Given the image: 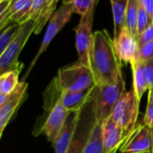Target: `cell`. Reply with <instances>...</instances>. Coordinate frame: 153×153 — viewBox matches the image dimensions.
<instances>
[{"label":"cell","instance_id":"6da1fadb","mask_svg":"<svg viewBox=\"0 0 153 153\" xmlns=\"http://www.w3.org/2000/svg\"><path fill=\"white\" fill-rule=\"evenodd\" d=\"M90 69L96 85H111L124 80L122 60L116 53L114 40L106 30L94 33Z\"/></svg>","mask_w":153,"mask_h":153},{"label":"cell","instance_id":"7a4b0ae2","mask_svg":"<svg viewBox=\"0 0 153 153\" xmlns=\"http://www.w3.org/2000/svg\"><path fill=\"white\" fill-rule=\"evenodd\" d=\"M51 86L60 91L80 92L95 88L96 81L91 69L76 61L59 69Z\"/></svg>","mask_w":153,"mask_h":153},{"label":"cell","instance_id":"3957f363","mask_svg":"<svg viewBox=\"0 0 153 153\" xmlns=\"http://www.w3.org/2000/svg\"><path fill=\"white\" fill-rule=\"evenodd\" d=\"M124 92V80L111 85H96L93 90L92 105L97 122L103 123L111 116L117 101Z\"/></svg>","mask_w":153,"mask_h":153},{"label":"cell","instance_id":"277c9868","mask_svg":"<svg viewBox=\"0 0 153 153\" xmlns=\"http://www.w3.org/2000/svg\"><path fill=\"white\" fill-rule=\"evenodd\" d=\"M139 105L140 101L132 88L121 96L112 112L110 117L122 127L125 139L137 126Z\"/></svg>","mask_w":153,"mask_h":153},{"label":"cell","instance_id":"5b68a950","mask_svg":"<svg viewBox=\"0 0 153 153\" xmlns=\"http://www.w3.org/2000/svg\"><path fill=\"white\" fill-rule=\"evenodd\" d=\"M35 26L36 22L33 19H30L26 23L21 25L16 38L11 42L0 57V76L10 70L24 67V65L18 60L19 55L32 33H34Z\"/></svg>","mask_w":153,"mask_h":153},{"label":"cell","instance_id":"8992f818","mask_svg":"<svg viewBox=\"0 0 153 153\" xmlns=\"http://www.w3.org/2000/svg\"><path fill=\"white\" fill-rule=\"evenodd\" d=\"M96 9L80 17L79 23L75 28L76 49L79 55V62L90 68V57L94 42L93 23Z\"/></svg>","mask_w":153,"mask_h":153},{"label":"cell","instance_id":"52a82bcc","mask_svg":"<svg viewBox=\"0 0 153 153\" xmlns=\"http://www.w3.org/2000/svg\"><path fill=\"white\" fill-rule=\"evenodd\" d=\"M73 14H74V12H73L72 7L69 4H65V3H62V5L59 7V8L53 13L51 19L49 20V25H48L46 33L43 36L41 46H40L35 57L33 58V61L30 64V67L26 72L25 79L26 78V76H28V75L30 74L31 70L33 69V68L36 64L40 56L44 51H46V50L49 47L51 41L60 32V30L69 22Z\"/></svg>","mask_w":153,"mask_h":153},{"label":"cell","instance_id":"ba28073f","mask_svg":"<svg viewBox=\"0 0 153 153\" xmlns=\"http://www.w3.org/2000/svg\"><path fill=\"white\" fill-rule=\"evenodd\" d=\"M96 123L92 99L82 108L72 141L66 153H82L88 140L91 130Z\"/></svg>","mask_w":153,"mask_h":153},{"label":"cell","instance_id":"9c48e42d","mask_svg":"<svg viewBox=\"0 0 153 153\" xmlns=\"http://www.w3.org/2000/svg\"><path fill=\"white\" fill-rule=\"evenodd\" d=\"M153 149V130L144 123L139 124L124 140L119 153H151Z\"/></svg>","mask_w":153,"mask_h":153},{"label":"cell","instance_id":"30bf717a","mask_svg":"<svg viewBox=\"0 0 153 153\" xmlns=\"http://www.w3.org/2000/svg\"><path fill=\"white\" fill-rule=\"evenodd\" d=\"M70 112L57 101L50 109V113L42 128V132L47 137L48 140L53 143L62 127L64 126Z\"/></svg>","mask_w":153,"mask_h":153},{"label":"cell","instance_id":"8fae6325","mask_svg":"<svg viewBox=\"0 0 153 153\" xmlns=\"http://www.w3.org/2000/svg\"><path fill=\"white\" fill-rule=\"evenodd\" d=\"M114 43L116 53L122 61L131 64L133 61L139 59L138 42L126 26H124L119 35L114 39Z\"/></svg>","mask_w":153,"mask_h":153},{"label":"cell","instance_id":"7c38bea8","mask_svg":"<svg viewBox=\"0 0 153 153\" xmlns=\"http://www.w3.org/2000/svg\"><path fill=\"white\" fill-rule=\"evenodd\" d=\"M102 135L105 153H116L125 139L123 130L111 117L103 123Z\"/></svg>","mask_w":153,"mask_h":153},{"label":"cell","instance_id":"4fadbf2b","mask_svg":"<svg viewBox=\"0 0 153 153\" xmlns=\"http://www.w3.org/2000/svg\"><path fill=\"white\" fill-rule=\"evenodd\" d=\"M51 88H53L51 86ZM55 93L58 95L54 104L59 101L65 106L70 113L79 112L82 108L92 99L94 88L80 92H69V91H60L53 88ZM53 104V105H54ZM52 107V106H51Z\"/></svg>","mask_w":153,"mask_h":153},{"label":"cell","instance_id":"5bb4252c","mask_svg":"<svg viewBox=\"0 0 153 153\" xmlns=\"http://www.w3.org/2000/svg\"><path fill=\"white\" fill-rule=\"evenodd\" d=\"M27 86L28 85L25 81L19 82L15 91L10 95L8 100L3 105L0 106V138H1L5 127L24 99Z\"/></svg>","mask_w":153,"mask_h":153},{"label":"cell","instance_id":"9a60e30c","mask_svg":"<svg viewBox=\"0 0 153 153\" xmlns=\"http://www.w3.org/2000/svg\"><path fill=\"white\" fill-rule=\"evenodd\" d=\"M79 112H71L59 131V135L53 141V147L55 149V153H66L74 136L78 122L79 119Z\"/></svg>","mask_w":153,"mask_h":153},{"label":"cell","instance_id":"2e32d148","mask_svg":"<svg viewBox=\"0 0 153 153\" xmlns=\"http://www.w3.org/2000/svg\"><path fill=\"white\" fill-rule=\"evenodd\" d=\"M114 17V39H115L125 26V16L128 0H111Z\"/></svg>","mask_w":153,"mask_h":153},{"label":"cell","instance_id":"e0dca14e","mask_svg":"<svg viewBox=\"0 0 153 153\" xmlns=\"http://www.w3.org/2000/svg\"><path fill=\"white\" fill-rule=\"evenodd\" d=\"M102 124L96 121L82 153H105L102 135Z\"/></svg>","mask_w":153,"mask_h":153},{"label":"cell","instance_id":"ac0fdd59","mask_svg":"<svg viewBox=\"0 0 153 153\" xmlns=\"http://www.w3.org/2000/svg\"><path fill=\"white\" fill-rule=\"evenodd\" d=\"M23 67L0 76V95L10 96L19 84V74Z\"/></svg>","mask_w":153,"mask_h":153},{"label":"cell","instance_id":"d6986e66","mask_svg":"<svg viewBox=\"0 0 153 153\" xmlns=\"http://www.w3.org/2000/svg\"><path fill=\"white\" fill-rule=\"evenodd\" d=\"M131 69H132V75H133V90L136 94V97L138 100L140 102V99L145 93L146 90H148L146 86V81L143 74L142 69V62L140 59H137L133 61L131 64Z\"/></svg>","mask_w":153,"mask_h":153},{"label":"cell","instance_id":"ffe728a7","mask_svg":"<svg viewBox=\"0 0 153 153\" xmlns=\"http://www.w3.org/2000/svg\"><path fill=\"white\" fill-rule=\"evenodd\" d=\"M140 6V0H128L126 16H125V26L128 28L130 33L136 40L138 39L137 19H138Z\"/></svg>","mask_w":153,"mask_h":153},{"label":"cell","instance_id":"44dd1931","mask_svg":"<svg viewBox=\"0 0 153 153\" xmlns=\"http://www.w3.org/2000/svg\"><path fill=\"white\" fill-rule=\"evenodd\" d=\"M20 26L16 23H10L5 28L0 31V57L11 43V42L16 38L19 32Z\"/></svg>","mask_w":153,"mask_h":153},{"label":"cell","instance_id":"7402d4cb","mask_svg":"<svg viewBox=\"0 0 153 153\" xmlns=\"http://www.w3.org/2000/svg\"><path fill=\"white\" fill-rule=\"evenodd\" d=\"M98 2L99 0H62V3L69 4L72 7L74 14L79 15L80 17L96 9Z\"/></svg>","mask_w":153,"mask_h":153},{"label":"cell","instance_id":"603a6c76","mask_svg":"<svg viewBox=\"0 0 153 153\" xmlns=\"http://www.w3.org/2000/svg\"><path fill=\"white\" fill-rule=\"evenodd\" d=\"M152 24V21L145 10V8L141 6H140L139 14H138V19H137V31H138V36L144 32L150 25Z\"/></svg>","mask_w":153,"mask_h":153},{"label":"cell","instance_id":"cb8c5ba5","mask_svg":"<svg viewBox=\"0 0 153 153\" xmlns=\"http://www.w3.org/2000/svg\"><path fill=\"white\" fill-rule=\"evenodd\" d=\"M142 69L147 88L149 89L153 87V59L142 62Z\"/></svg>","mask_w":153,"mask_h":153},{"label":"cell","instance_id":"d4e9b609","mask_svg":"<svg viewBox=\"0 0 153 153\" xmlns=\"http://www.w3.org/2000/svg\"><path fill=\"white\" fill-rule=\"evenodd\" d=\"M138 59L142 62L153 59V41L139 47Z\"/></svg>","mask_w":153,"mask_h":153},{"label":"cell","instance_id":"484cf974","mask_svg":"<svg viewBox=\"0 0 153 153\" xmlns=\"http://www.w3.org/2000/svg\"><path fill=\"white\" fill-rule=\"evenodd\" d=\"M152 41H153V23L144 32H142L138 36V39H137L139 47Z\"/></svg>","mask_w":153,"mask_h":153},{"label":"cell","instance_id":"4316f807","mask_svg":"<svg viewBox=\"0 0 153 153\" xmlns=\"http://www.w3.org/2000/svg\"><path fill=\"white\" fill-rule=\"evenodd\" d=\"M143 123L153 130V100L149 97L148 98V105Z\"/></svg>","mask_w":153,"mask_h":153},{"label":"cell","instance_id":"83f0119b","mask_svg":"<svg viewBox=\"0 0 153 153\" xmlns=\"http://www.w3.org/2000/svg\"><path fill=\"white\" fill-rule=\"evenodd\" d=\"M140 4L145 8L153 23V0H140Z\"/></svg>","mask_w":153,"mask_h":153},{"label":"cell","instance_id":"f1b7e54d","mask_svg":"<svg viewBox=\"0 0 153 153\" xmlns=\"http://www.w3.org/2000/svg\"><path fill=\"white\" fill-rule=\"evenodd\" d=\"M10 96H4V95H0V106L3 105L9 98Z\"/></svg>","mask_w":153,"mask_h":153},{"label":"cell","instance_id":"f546056e","mask_svg":"<svg viewBox=\"0 0 153 153\" xmlns=\"http://www.w3.org/2000/svg\"><path fill=\"white\" fill-rule=\"evenodd\" d=\"M149 90V98H151V99L153 100V87H152V88H150Z\"/></svg>","mask_w":153,"mask_h":153},{"label":"cell","instance_id":"4dcf8cb0","mask_svg":"<svg viewBox=\"0 0 153 153\" xmlns=\"http://www.w3.org/2000/svg\"><path fill=\"white\" fill-rule=\"evenodd\" d=\"M14 1H16V0H12V2H14Z\"/></svg>","mask_w":153,"mask_h":153},{"label":"cell","instance_id":"1f68e13d","mask_svg":"<svg viewBox=\"0 0 153 153\" xmlns=\"http://www.w3.org/2000/svg\"><path fill=\"white\" fill-rule=\"evenodd\" d=\"M3 1V0H0V2H2Z\"/></svg>","mask_w":153,"mask_h":153},{"label":"cell","instance_id":"d6a6232c","mask_svg":"<svg viewBox=\"0 0 153 153\" xmlns=\"http://www.w3.org/2000/svg\"><path fill=\"white\" fill-rule=\"evenodd\" d=\"M151 153H153V149H152V152H151Z\"/></svg>","mask_w":153,"mask_h":153}]
</instances>
